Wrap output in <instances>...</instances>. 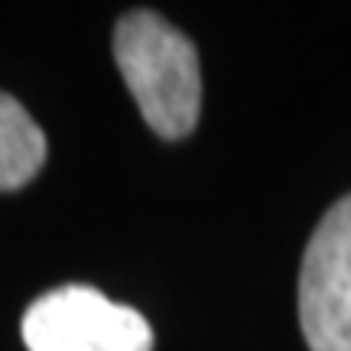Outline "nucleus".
<instances>
[{
  "mask_svg": "<svg viewBox=\"0 0 351 351\" xmlns=\"http://www.w3.org/2000/svg\"><path fill=\"white\" fill-rule=\"evenodd\" d=\"M20 335L29 351H153V326L137 309L82 283L33 300Z\"/></svg>",
  "mask_w": 351,
  "mask_h": 351,
  "instance_id": "2",
  "label": "nucleus"
},
{
  "mask_svg": "<svg viewBox=\"0 0 351 351\" xmlns=\"http://www.w3.org/2000/svg\"><path fill=\"white\" fill-rule=\"evenodd\" d=\"M300 326L309 351H351V195L322 215L306 244Z\"/></svg>",
  "mask_w": 351,
  "mask_h": 351,
  "instance_id": "3",
  "label": "nucleus"
},
{
  "mask_svg": "<svg viewBox=\"0 0 351 351\" xmlns=\"http://www.w3.org/2000/svg\"><path fill=\"white\" fill-rule=\"evenodd\" d=\"M114 62L143 121L166 140L192 134L202 108L199 52L160 13L134 10L114 26Z\"/></svg>",
  "mask_w": 351,
  "mask_h": 351,
  "instance_id": "1",
  "label": "nucleus"
},
{
  "mask_svg": "<svg viewBox=\"0 0 351 351\" xmlns=\"http://www.w3.org/2000/svg\"><path fill=\"white\" fill-rule=\"evenodd\" d=\"M46 134L16 98L0 91V192L23 189L46 163Z\"/></svg>",
  "mask_w": 351,
  "mask_h": 351,
  "instance_id": "4",
  "label": "nucleus"
}]
</instances>
